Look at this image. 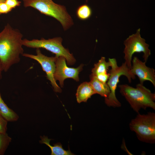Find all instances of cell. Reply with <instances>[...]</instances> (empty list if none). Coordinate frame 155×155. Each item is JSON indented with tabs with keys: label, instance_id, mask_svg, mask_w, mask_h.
<instances>
[{
	"label": "cell",
	"instance_id": "6da1fadb",
	"mask_svg": "<svg viewBox=\"0 0 155 155\" xmlns=\"http://www.w3.org/2000/svg\"><path fill=\"white\" fill-rule=\"evenodd\" d=\"M23 35L17 29L7 24L0 32V61L3 71H7L13 65L19 63L24 53Z\"/></svg>",
	"mask_w": 155,
	"mask_h": 155
},
{
	"label": "cell",
	"instance_id": "7a4b0ae2",
	"mask_svg": "<svg viewBox=\"0 0 155 155\" xmlns=\"http://www.w3.org/2000/svg\"><path fill=\"white\" fill-rule=\"evenodd\" d=\"M120 92L137 113L142 109L148 107L155 110V94L140 84L134 88L127 84L118 85Z\"/></svg>",
	"mask_w": 155,
	"mask_h": 155
},
{
	"label": "cell",
	"instance_id": "3957f363",
	"mask_svg": "<svg viewBox=\"0 0 155 155\" xmlns=\"http://www.w3.org/2000/svg\"><path fill=\"white\" fill-rule=\"evenodd\" d=\"M24 6L31 7L46 15L52 17L61 24L66 30L73 24V20L64 6L52 0H23Z\"/></svg>",
	"mask_w": 155,
	"mask_h": 155
},
{
	"label": "cell",
	"instance_id": "277c9868",
	"mask_svg": "<svg viewBox=\"0 0 155 155\" xmlns=\"http://www.w3.org/2000/svg\"><path fill=\"white\" fill-rule=\"evenodd\" d=\"M108 61L111 63V69L109 71V76L107 83L110 92L108 96L105 98V102L108 106L119 107L121 106V104L116 97L115 92L120 77L122 75L125 76L131 83L132 79H135V76L125 63L119 66L115 58H109Z\"/></svg>",
	"mask_w": 155,
	"mask_h": 155
},
{
	"label": "cell",
	"instance_id": "5b68a950",
	"mask_svg": "<svg viewBox=\"0 0 155 155\" xmlns=\"http://www.w3.org/2000/svg\"><path fill=\"white\" fill-rule=\"evenodd\" d=\"M130 130L134 132L140 141L151 144L155 142V113H138L129 124Z\"/></svg>",
	"mask_w": 155,
	"mask_h": 155
},
{
	"label": "cell",
	"instance_id": "8992f818",
	"mask_svg": "<svg viewBox=\"0 0 155 155\" xmlns=\"http://www.w3.org/2000/svg\"><path fill=\"white\" fill-rule=\"evenodd\" d=\"M62 40V38L60 37L47 40L44 38L30 40L24 39H22V43L23 46L28 48L44 49L55 54L57 57L61 56L65 58L68 65H73L75 60L69 51L63 46Z\"/></svg>",
	"mask_w": 155,
	"mask_h": 155
},
{
	"label": "cell",
	"instance_id": "52a82bcc",
	"mask_svg": "<svg viewBox=\"0 0 155 155\" xmlns=\"http://www.w3.org/2000/svg\"><path fill=\"white\" fill-rule=\"evenodd\" d=\"M140 31V29H138L135 34L130 36L124 41V63L130 69L131 67L132 55L135 53L143 52V57L146 62L151 55L150 50L149 49V45L146 43L145 39L141 37Z\"/></svg>",
	"mask_w": 155,
	"mask_h": 155
},
{
	"label": "cell",
	"instance_id": "ba28073f",
	"mask_svg": "<svg viewBox=\"0 0 155 155\" xmlns=\"http://www.w3.org/2000/svg\"><path fill=\"white\" fill-rule=\"evenodd\" d=\"M36 55L24 53L22 55L37 61L46 73L47 78L50 82L54 91L61 92V90L57 84L54 76L56 68L55 61L57 57L46 56L42 53L39 48L36 49Z\"/></svg>",
	"mask_w": 155,
	"mask_h": 155
},
{
	"label": "cell",
	"instance_id": "9c48e42d",
	"mask_svg": "<svg viewBox=\"0 0 155 155\" xmlns=\"http://www.w3.org/2000/svg\"><path fill=\"white\" fill-rule=\"evenodd\" d=\"M66 59L63 57H57L55 61L56 68L54 76L55 80L59 81L61 86L63 87L65 79L71 78L76 81L79 80L78 75L82 69L81 64L76 68L69 67L66 63Z\"/></svg>",
	"mask_w": 155,
	"mask_h": 155
},
{
	"label": "cell",
	"instance_id": "30bf717a",
	"mask_svg": "<svg viewBox=\"0 0 155 155\" xmlns=\"http://www.w3.org/2000/svg\"><path fill=\"white\" fill-rule=\"evenodd\" d=\"M146 63L142 61L137 57H134L132 61L131 71L133 74L138 77L140 84H143L144 81H148L155 87V70L146 66Z\"/></svg>",
	"mask_w": 155,
	"mask_h": 155
},
{
	"label": "cell",
	"instance_id": "8fae6325",
	"mask_svg": "<svg viewBox=\"0 0 155 155\" xmlns=\"http://www.w3.org/2000/svg\"><path fill=\"white\" fill-rule=\"evenodd\" d=\"M96 94L90 82H85L80 84L78 87L76 96L77 102H86L91 96Z\"/></svg>",
	"mask_w": 155,
	"mask_h": 155
},
{
	"label": "cell",
	"instance_id": "7c38bea8",
	"mask_svg": "<svg viewBox=\"0 0 155 155\" xmlns=\"http://www.w3.org/2000/svg\"><path fill=\"white\" fill-rule=\"evenodd\" d=\"M90 77V82H89L95 93L99 94L105 98H107L110 92L109 87L107 83L101 82L91 74Z\"/></svg>",
	"mask_w": 155,
	"mask_h": 155
},
{
	"label": "cell",
	"instance_id": "4fadbf2b",
	"mask_svg": "<svg viewBox=\"0 0 155 155\" xmlns=\"http://www.w3.org/2000/svg\"><path fill=\"white\" fill-rule=\"evenodd\" d=\"M41 140L39 141L40 144H45L48 146L51 151V155H74L69 150H64L62 148V144L60 143H57L51 146L50 144L52 139H49L47 137L44 135L40 136Z\"/></svg>",
	"mask_w": 155,
	"mask_h": 155
},
{
	"label": "cell",
	"instance_id": "5bb4252c",
	"mask_svg": "<svg viewBox=\"0 0 155 155\" xmlns=\"http://www.w3.org/2000/svg\"><path fill=\"white\" fill-rule=\"evenodd\" d=\"M0 114L7 121H17L19 117L13 110L9 108L3 100L0 93Z\"/></svg>",
	"mask_w": 155,
	"mask_h": 155
},
{
	"label": "cell",
	"instance_id": "9a60e30c",
	"mask_svg": "<svg viewBox=\"0 0 155 155\" xmlns=\"http://www.w3.org/2000/svg\"><path fill=\"white\" fill-rule=\"evenodd\" d=\"M111 66L110 62L109 61L106 62L105 58L102 57L98 62L94 64V67L92 69L91 75L95 76L99 74L107 73Z\"/></svg>",
	"mask_w": 155,
	"mask_h": 155
},
{
	"label": "cell",
	"instance_id": "2e32d148",
	"mask_svg": "<svg viewBox=\"0 0 155 155\" xmlns=\"http://www.w3.org/2000/svg\"><path fill=\"white\" fill-rule=\"evenodd\" d=\"M92 11L90 7L87 5L84 4L79 6L77 9L76 14L80 20H85L91 16Z\"/></svg>",
	"mask_w": 155,
	"mask_h": 155
},
{
	"label": "cell",
	"instance_id": "e0dca14e",
	"mask_svg": "<svg viewBox=\"0 0 155 155\" xmlns=\"http://www.w3.org/2000/svg\"><path fill=\"white\" fill-rule=\"evenodd\" d=\"M11 141V138L6 133H0V155L4 154Z\"/></svg>",
	"mask_w": 155,
	"mask_h": 155
},
{
	"label": "cell",
	"instance_id": "ac0fdd59",
	"mask_svg": "<svg viewBox=\"0 0 155 155\" xmlns=\"http://www.w3.org/2000/svg\"><path fill=\"white\" fill-rule=\"evenodd\" d=\"M7 122L0 114V133H6L7 129Z\"/></svg>",
	"mask_w": 155,
	"mask_h": 155
},
{
	"label": "cell",
	"instance_id": "d6986e66",
	"mask_svg": "<svg viewBox=\"0 0 155 155\" xmlns=\"http://www.w3.org/2000/svg\"><path fill=\"white\" fill-rule=\"evenodd\" d=\"M12 9L5 2L0 3V14L7 13Z\"/></svg>",
	"mask_w": 155,
	"mask_h": 155
},
{
	"label": "cell",
	"instance_id": "ffe728a7",
	"mask_svg": "<svg viewBox=\"0 0 155 155\" xmlns=\"http://www.w3.org/2000/svg\"><path fill=\"white\" fill-rule=\"evenodd\" d=\"M5 2L12 9L20 6L21 3L18 0H6Z\"/></svg>",
	"mask_w": 155,
	"mask_h": 155
},
{
	"label": "cell",
	"instance_id": "44dd1931",
	"mask_svg": "<svg viewBox=\"0 0 155 155\" xmlns=\"http://www.w3.org/2000/svg\"><path fill=\"white\" fill-rule=\"evenodd\" d=\"M109 76V73H107L99 74L95 77L101 82L104 83H106L108 80Z\"/></svg>",
	"mask_w": 155,
	"mask_h": 155
},
{
	"label": "cell",
	"instance_id": "7402d4cb",
	"mask_svg": "<svg viewBox=\"0 0 155 155\" xmlns=\"http://www.w3.org/2000/svg\"><path fill=\"white\" fill-rule=\"evenodd\" d=\"M3 71L2 63L0 61V80L1 79L2 77V72Z\"/></svg>",
	"mask_w": 155,
	"mask_h": 155
},
{
	"label": "cell",
	"instance_id": "603a6c76",
	"mask_svg": "<svg viewBox=\"0 0 155 155\" xmlns=\"http://www.w3.org/2000/svg\"><path fill=\"white\" fill-rule=\"evenodd\" d=\"M6 0H0V3L5 2Z\"/></svg>",
	"mask_w": 155,
	"mask_h": 155
},
{
	"label": "cell",
	"instance_id": "cb8c5ba5",
	"mask_svg": "<svg viewBox=\"0 0 155 155\" xmlns=\"http://www.w3.org/2000/svg\"></svg>",
	"mask_w": 155,
	"mask_h": 155
}]
</instances>
